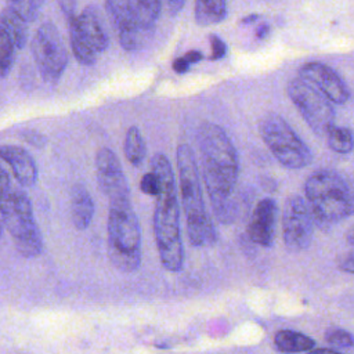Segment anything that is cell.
<instances>
[{"label": "cell", "mask_w": 354, "mask_h": 354, "mask_svg": "<svg viewBox=\"0 0 354 354\" xmlns=\"http://www.w3.org/2000/svg\"><path fill=\"white\" fill-rule=\"evenodd\" d=\"M196 138L202 159V176L213 213L221 224H231L236 214L234 199L239 174L236 149L227 133L210 122L201 124Z\"/></svg>", "instance_id": "cell-1"}, {"label": "cell", "mask_w": 354, "mask_h": 354, "mask_svg": "<svg viewBox=\"0 0 354 354\" xmlns=\"http://www.w3.org/2000/svg\"><path fill=\"white\" fill-rule=\"evenodd\" d=\"M151 171L158 176L160 184L153 210V234L159 259L167 271L178 272L184 266V249L174 173L163 153H155L151 158Z\"/></svg>", "instance_id": "cell-2"}, {"label": "cell", "mask_w": 354, "mask_h": 354, "mask_svg": "<svg viewBox=\"0 0 354 354\" xmlns=\"http://www.w3.org/2000/svg\"><path fill=\"white\" fill-rule=\"evenodd\" d=\"M176 159L189 243L196 248L212 246L217 241V232L205 207L199 170L194 151L188 144H180L177 147Z\"/></svg>", "instance_id": "cell-3"}, {"label": "cell", "mask_w": 354, "mask_h": 354, "mask_svg": "<svg viewBox=\"0 0 354 354\" xmlns=\"http://www.w3.org/2000/svg\"><path fill=\"white\" fill-rule=\"evenodd\" d=\"M306 201L318 225H330L354 214V183L335 170H317L304 185Z\"/></svg>", "instance_id": "cell-4"}, {"label": "cell", "mask_w": 354, "mask_h": 354, "mask_svg": "<svg viewBox=\"0 0 354 354\" xmlns=\"http://www.w3.org/2000/svg\"><path fill=\"white\" fill-rule=\"evenodd\" d=\"M108 256L123 272H133L141 264V230L130 196L109 201Z\"/></svg>", "instance_id": "cell-5"}, {"label": "cell", "mask_w": 354, "mask_h": 354, "mask_svg": "<svg viewBox=\"0 0 354 354\" xmlns=\"http://www.w3.org/2000/svg\"><path fill=\"white\" fill-rule=\"evenodd\" d=\"M0 214L17 250L25 257H36L43 252V236L35 220L28 195L10 187L0 196Z\"/></svg>", "instance_id": "cell-6"}, {"label": "cell", "mask_w": 354, "mask_h": 354, "mask_svg": "<svg viewBox=\"0 0 354 354\" xmlns=\"http://www.w3.org/2000/svg\"><path fill=\"white\" fill-rule=\"evenodd\" d=\"M259 130L264 144L282 166L303 169L311 163V151L279 115H266L260 122Z\"/></svg>", "instance_id": "cell-7"}, {"label": "cell", "mask_w": 354, "mask_h": 354, "mask_svg": "<svg viewBox=\"0 0 354 354\" xmlns=\"http://www.w3.org/2000/svg\"><path fill=\"white\" fill-rule=\"evenodd\" d=\"M69 41L76 59L83 65H93L98 54L109 44L106 30L94 7H86L69 21Z\"/></svg>", "instance_id": "cell-8"}, {"label": "cell", "mask_w": 354, "mask_h": 354, "mask_svg": "<svg viewBox=\"0 0 354 354\" xmlns=\"http://www.w3.org/2000/svg\"><path fill=\"white\" fill-rule=\"evenodd\" d=\"M32 54L41 79L48 84H57L65 72L68 53L54 24L46 22L37 28L32 39Z\"/></svg>", "instance_id": "cell-9"}, {"label": "cell", "mask_w": 354, "mask_h": 354, "mask_svg": "<svg viewBox=\"0 0 354 354\" xmlns=\"http://www.w3.org/2000/svg\"><path fill=\"white\" fill-rule=\"evenodd\" d=\"M286 91L310 129L319 136H326L335 120V112L329 100L300 77L292 79Z\"/></svg>", "instance_id": "cell-10"}, {"label": "cell", "mask_w": 354, "mask_h": 354, "mask_svg": "<svg viewBox=\"0 0 354 354\" xmlns=\"http://www.w3.org/2000/svg\"><path fill=\"white\" fill-rule=\"evenodd\" d=\"M311 209L301 196H289L283 206L282 231L283 242L289 252H301L308 248L314 234Z\"/></svg>", "instance_id": "cell-11"}, {"label": "cell", "mask_w": 354, "mask_h": 354, "mask_svg": "<svg viewBox=\"0 0 354 354\" xmlns=\"http://www.w3.org/2000/svg\"><path fill=\"white\" fill-rule=\"evenodd\" d=\"M98 187L108 201L130 196V188L116 153L109 148L98 149L95 155Z\"/></svg>", "instance_id": "cell-12"}, {"label": "cell", "mask_w": 354, "mask_h": 354, "mask_svg": "<svg viewBox=\"0 0 354 354\" xmlns=\"http://www.w3.org/2000/svg\"><path fill=\"white\" fill-rule=\"evenodd\" d=\"M299 76L335 104H344L350 97L343 79L325 64L307 62L300 68Z\"/></svg>", "instance_id": "cell-13"}, {"label": "cell", "mask_w": 354, "mask_h": 354, "mask_svg": "<svg viewBox=\"0 0 354 354\" xmlns=\"http://www.w3.org/2000/svg\"><path fill=\"white\" fill-rule=\"evenodd\" d=\"M275 217L277 205L271 198H264L256 205L248 227V234L254 243L263 248L272 245Z\"/></svg>", "instance_id": "cell-14"}, {"label": "cell", "mask_w": 354, "mask_h": 354, "mask_svg": "<svg viewBox=\"0 0 354 354\" xmlns=\"http://www.w3.org/2000/svg\"><path fill=\"white\" fill-rule=\"evenodd\" d=\"M0 158L10 166L14 178L22 187H32L36 184L39 171L32 155L18 145H1Z\"/></svg>", "instance_id": "cell-15"}, {"label": "cell", "mask_w": 354, "mask_h": 354, "mask_svg": "<svg viewBox=\"0 0 354 354\" xmlns=\"http://www.w3.org/2000/svg\"><path fill=\"white\" fill-rule=\"evenodd\" d=\"M71 216L75 228L86 230L94 216V202L87 188L76 183L71 189Z\"/></svg>", "instance_id": "cell-16"}, {"label": "cell", "mask_w": 354, "mask_h": 354, "mask_svg": "<svg viewBox=\"0 0 354 354\" xmlns=\"http://www.w3.org/2000/svg\"><path fill=\"white\" fill-rule=\"evenodd\" d=\"M274 344L281 353L292 354V353L310 351L311 348H314L315 342L304 333L290 330V329H282L275 335Z\"/></svg>", "instance_id": "cell-17"}, {"label": "cell", "mask_w": 354, "mask_h": 354, "mask_svg": "<svg viewBox=\"0 0 354 354\" xmlns=\"http://www.w3.org/2000/svg\"><path fill=\"white\" fill-rule=\"evenodd\" d=\"M227 15V0H195V19L201 26L220 24Z\"/></svg>", "instance_id": "cell-18"}, {"label": "cell", "mask_w": 354, "mask_h": 354, "mask_svg": "<svg viewBox=\"0 0 354 354\" xmlns=\"http://www.w3.org/2000/svg\"><path fill=\"white\" fill-rule=\"evenodd\" d=\"M0 26L10 35L15 48H22L28 41V22L8 7L0 12Z\"/></svg>", "instance_id": "cell-19"}, {"label": "cell", "mask_w": 354, "mask_h": 354, "mask_svg": "<svg viewBox=\"0 0 354 354\" xmlns=\"http://www.w3.org/2000/svg\"><path fill=\"white\" fill-rule=\"evenodd\" d=\"M159 14L160 0H136L133 15L136 26L145 30H153Z\"/></svg>", "instance_id": "cell-20"}, {"label": "cell", "mask_w": 354, "mask_h": 354, "mask_svg": "<svg viewBox=\"0 0 354 354\" xmlns=\"http://www.w3.org/2000/svg\"><path fill=\"white\" fill-rule=\"evenodd\" d=\"M124 156L133 166H140L145 158V141L138 127L131 126L124 137Z\"/></svg>", "instance_id": "cell-21"}, {"label": "cell", "mask_w": 354, "mask_h": 354, "mask_svg": "<svg viewBox=\"0 0 354 354\" xmlns=\"http://www.w3.org/2000/svg\"><path fill=\"white\" fill-rule=\"evenodd\" d=\"M328 145L337 153H348L354 148V136L347 127L332 126L326 133Z\"/></svg>", "instance_id": "cell-22"}, {"label": "cell", "mask_w": 354, "mask_h": 354, "mask_svg": "<svg viewBox=\"0 0 354 354\" xmlns=\"http://www.w3.org/2000/svg\"><path fill=\"white\" fill-rule=\"evenodd\" d=\"M15 58V46L10 35L0 26V76L6 77L12 65Z\"/></svg>", "instance_id": "cell-23"}, {"label": "cell", "mask_w": 354, "mask_h": 354, "mask_svg": "<svg viewBox=\"0 0 354 354\" xmlns=\"http://www.w3.org/2000/svg\"><path fill=\"white\" fill-rule=\"evenodd\" d=\"M43 4L44 0H7V7L28 24L37 18Z\"/></svg>", "instance_id": "cell-24"}, {"label": "cell", "mask_w": 354, "mask_h": 354, "mask_svg": "<svg viewBox=\"0 0 354 354\" xmlns=\"http://www.w3.org/2000/svg\"><path fill=\"white\" fill-rule=\"evenodd\" d=\"M325 340L335 347H354V335L340 328H330L325 332Z\"/></svg>", "instance_id": "cell-25"}, {"label": "cell", "mask_w": 354, "mask_h": 354, "mask_svg": "<svg viewBox=\"0 0 354 354\" xmlns=\"http://www.w3.org/2000/svg\"><path fill=\"white\" fill-rule=\"evenodd\" d=\"M159 188H160V184H159V178L158 176L153 173V171H149V173H145L141 178V183H140V189L149 195V196H156L158 192H159Z\"/></svg>", "instance_id": "cell-26"}, {"label": "cell", "mask_w": 354, "mask_h": 354, "mask_svg": "<svg viewBox=\"0 0 354 354\" xmlns=\"http://www.w3.org/2000/svg\"><path fill=\"white\" fill-rule=\"evenodd\" d=\"M210 59H220L225 55L227 53V46L225 43L218 37V36H210Z\"/></svg>", "instance_id": "cell-27"}, {"label": "cell", "mask_w": 354, "mask_h": 354, "mask_svg": "<svg viewBox=\"0 0 354 354\" xmlns=\"http://www.w3.org/2000/svg\"><path fill=\"white\" fill-rule=\"evenodd\" d=\"M337 267L344 272L354 274V250L342 254L337 259Z\"/></svg>", "instance_id": "cell-28"}, {"label": "cell", "mask_w": 354, "mask_h": 354, "mask_svg": "<svg viewBox=\"0 0 354 354\" xmlns=\"http://www.w3.org/2000/svg\"><path fill=\"white\" fill-rule=\"evenodd\" d=\"M58 6L68 22L76 17V0H58Z\"/></svg>", "instance_id": "cell-29"}, {"label": "cell", "mask_w": 354, "mask_h": 354, "mask_svg": "<svg viewBox=\"0 0 354 354\" xmlns=\"http://www.w3.org/2000/svg\"><path fill=\"white\" fill-rule=\"evenodd\" d=\"M185 4V0H166V6H167V10L171 15H176L178 14L183 7Z\"/></svg>", "instance_id": "cell-30"}, {"label": "cell", "mask_w": 354, "mask_h": 354, "mask_svg": "<svg viewBox=\"0 0 354 354\" xmlns=\"http://www.w3.org/2000/svg\"><path fill=\"white\" fill-rule=\"evenodd\" d=\"M188 68H189V62L184 58V55H183V57H178V58H176V59L173 61V69H174V72H177V73H184V72H187Z\"/></svg>", "instance_id": "cell-31"}, {"label": "cell", "mask_w": 354, "mask_h": 354, "mask_svg": "<svg viewBox=\"0 0 354 354\" xmlns=\"http://www.w3.org/2000/svg\"><path fill=\"white\" fill-rule=\"evenodd\" d=\"M270 30H271L270 25L266 24V22H263V24H260V25L256 28V37L260 39V40H263V39H266V37L270 35Z\"/></svg>", "instance_id": "cell-32"}, {"label": "cell", "mask_w": 354, "mask_h": 354, "mask_svg": "<svg viewBox=\"0 0 354 354\" xmlns=\"http://www.w3.org/2000/svg\"><path fill=\"white\" fill-rule=\"evenodd\" d=\"M184 58H185V59L189 62V65H191V64L199 62V61L203 58V55H202L201 51H188V53L184 55Z\"/></svg>", "instance_id": "cell-33"}, {"label": "cell", "mask_w": 354, "mask_h": 354, "mask_svg": "<svg viewBox=\"0 0 354 354\" xmlns=\"http://www.w3.org/2000/svg\"><path fill=\"white\" fill-rule=\"evenodd\" d=\"M307 354H340V353L330 348H314V350L311 348Z\"/></svg>", "instance_id": "cell-34"}, {"label": "cell", "mask_w": 354, "mask_h": 354, "mask_svg": "<svg viewBox=\"0 0 354 354\" xmlns=\"http://www.w3.org/2000/svg\"><path fill=\"white\" fill-rule=\"evenodd\" d=\"M259 19V15L257 14H252V15H248L242 19V24H250L253 21H257Z\"/></svg>", "instance_id": "cell-35"}, {"label": "cell", "mask_w": 354, "mask_h": 354, "mask_svg": "<svg viewBox=\"0 0 354 354\" xmlns=\"http://www.w3.org/2000/svg\"><path fill=\"white\" fill-rule=\"evenodd\" d=\"M347 242L354 246V227H351L347 232Z\"/></svg>", "instance_id": "cell-36"}, {"label": "cell", "mask_w": 354, "mask_h": 354, "mask_svg": "<svg viewBox=\"0 0 354 354\" xmlns=\"http://www.w3.org/2000/svg\"><path fill=\"white\" fill-rule=\"evenodd\" d=\"M3 228H4V224H3V221H0V238L3 235Z\"/></svg>", "instance_id": "cell-37"}, {"label": "cell", "mask_w": 354, "mask_h": 354, "mask_svg": "<svg viewBox=\"0 0 354 354\" xmlns=\"http://www.w3.org/2000/svg\"><path fill=\"white\" fill-rule=\"evenodd\" d=\"M0 167H1V165H0Z\"/></svg>", "instance_id": "cell-38"}]
</instances>
